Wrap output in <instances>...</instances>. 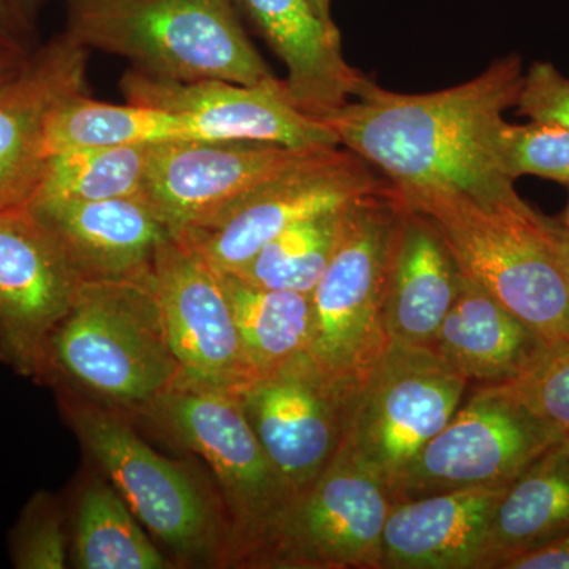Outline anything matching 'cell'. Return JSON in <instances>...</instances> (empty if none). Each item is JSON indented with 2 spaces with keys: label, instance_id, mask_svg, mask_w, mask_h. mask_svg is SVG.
I'll list each match as a JSON object with an SVG mask.
<instances>
[{
  "label": "cell",
  "instance_id": "1",
  "mask_svg": "<svg viewBox=\"0 0 569 569\" xmlns=\"http://www.w3.org/2000/svg\"><path fill=\"white\" fill-rule=\"evenodd\" d=\"M522 80L519 56L437 92H392L365 78L355 96L321 121L340 146L381 171L397 192L522 204L501 162L503 114L516 107Z\"/></svg>",
  "mask_w": 569,
  "mask_h": 569
},
{
  "label": "cell",
  "instance_id": "2",
  "mask_svg": "<svg viewBox=\"0 0 569 569\" xmlns=\"http://www.w3.org/2000/svg\"><path fill=\"white\" fill-rule=\"evenodd\" d=\"M181 376L151 274L82 282L48 340L39 378L138 415Z\"/></svg>",
  "mask_w": 569,
  "mask_h": 569
},
{
  "label": "cell",
  "instance_id": "3",
  "mask_svg": "<svg viewBox=\"0 0 569 569\" xmlns=\"http://www.w3.org/2000/svg\"><path fill=\"white\" fill-rule=\"evenodd\" d=\"M67 36L121 56L132 69L192 82L274 80L233 0H66Z\"/></svg>",
  "mask_w": 569,
  "mask_h": 569
},
{
  "label": "cell",
  "instance_id": "4",
  "mask_svg": "<svg viewBox=\"0 0 569 569\" xmlns=\"http://www.w3.org/2000/svg\"><path fill=\"white\" fill-rule=\"evenodd\" d=\"M397 193L436 223L460 274L550 347L569 346V284L546 217L527 203L489 206L456 193Z\"/></svg>",
  "mask_w": 569,
  "mask_h": 569
},
{
  "label": "cell",
  "instance_id": "5",
  "mask_svg": "<svg viewBox=\"0 0 569 569\" xmlns=\"http://www.w3.org/2000/svg\"><path fill=\"white\" fill-rule=\"evenodd\" d=\"M406 209L391 182L348 204L335 252L310 295L309 355L346 403L389 343L385 298Z\"/></svg>",
  "mask_w": 569,
  "mask_h": 569
},
{
  "label": "cell",
  "instance_id": "6",
  "mask_svg": "<svg viewBox=\"0 0 569 569\" xmlns=\"http://www.w3.org/2000/svg\"><path fill=\"white\" fill-rule=\"evenodd\" d=\"M61 399L82 447L141 526L183 563L222 567L230 533L222 501L189 468L149 447L123 411L71 391Z\"/></svg>",
  "mask_w": 569,
  "mask_h": 569
},
{
  "label": "cell",
  "instance_id": "7",
  "mask_svg": "<svg viewBox=\"0 0 569 569\" xmlns=\"http://www.w3.org/2000/svg\"><path fill=\"white\" fill-rule=\"evenodd\" d=\"M388 486L342 443L323 471L244 542L227 567L381 569Z\"/></svg>",
  "mask_w": 569,
  "mask_h": 569
},
{
  "label": "cell",
  "instance_id": "8",
  "mask_svg": "<svg viewBox=\"0 0 569 569\" xmlns=\"http://www.w3.org/2000/svg\"><path fill=\"white\" fill-rule=\"evenodd\" d=\"M138 415L211 468L230 529L222 567L296 496L254 436L238 392L181 377Z\"/></svg>",
  "mask_w": 569,
  "mask_h": 569
},
{
  "label": "cell",
  "instance_id": "9",
  "mask_svg": "<svg viewBox=\"0 0 569 569\" xmlns=\"http://www.w3.org/2000/svg\"><path fill=\"white\" fill-rule=\"evenodd\" d=\"M470 383L432 348L389 342L346 403L343 443L391 492L448 425Z\"/></svg>",
  "mask_w": 569,
  "mask_h": 569
},
{
  "label": "cell",
  "instance_id": "10",
  "mask_svg": "<svg viewBox=\"0 0 569 569\" xmlns=\"http://www.w3.org/2000/svg\"><path fill=\"white\" fill-rule=\"evenodd\" d=\"M563 438L496 387H477L397 478L392 503L511 486Z\"/></svg>",
  "mask_w": 569,
  "mask_h": 569
},
{
  "label": "cell",
  "instance_id": "11",
  "mask_svg": "<svg viewBox=\"0 0 569 569\" xmlns=\"http://www.w3.org/2000/svg\"><path fill=\"white\" fill-rule=\"evenodd\" d=\"M372 167L343 146L316 149L211 222L178 236L231 274L288 228L383 189Z\"/></svg>",
  "mask_w": 569,
  "mask_h": 569
},
{
  "label": "cell",
  "instance_id": "12",
  "mask_svg": "<svg viewBox=\"0 0 569 569\" xmlns=\"http://www.w3.org/2000/svg\"><path fill=\"white\" fill-rule=\"evenodd\" d=\"M312 151L264 141L157 142L149 148L142 194L178 238L227 212Z\"/></svg>",
  "mask_w": 569,
  "mask_h": 569
},
{
  "label": "cell",
  "instance_id": "13",
  "mask_svg": "<svg viewBox=\"0 0 569 569\" xmlns=\"http://www.w3.org/2000/svg\"><path fill=\"white\" fill-rule=\"evenodd\" d=\"M121 89L127 102L178 116L190 140L264 141L296 149L340 146L321 119L299 110L283 80L238 84L223 80L181 82L130 69Z\"/></svg>",
  "mask_w": 569,
  "mask_h": 569
},
{
  "label": "cell",
  "instance_id": "14",
  "mask_svg": "<svg viewBox=\"0 0 569 569\" xmlns=\"http://www.w3.org/2000/svg\"><path fill=\"white\" fill-rule=\"evenodd\" d=\"M81 284L29 206L0 211V359L21 376L39 378L48 340Z\"/></svg>",
  "mask_w": 569,
  "mask_h": 569
},
{
  "label": "cell",
  "instance_id": "15",
  "mask_svg": "<svg viewBox=\"0 0 569 569\" xmlns=\"http://www.w3.org/2000/svg\"><path fill=\"white\" fill-rule=\"evenodd\" d=\"M152 277L181 377L231 392L257 380L216 268L173 236L157 252Z\"/></svg>",
  "mask_w": 569,
  "mask_h": 569
},
{
  "label": "cell",
  "instance_id": "16",
  "mask_svg": "<svg viewBox=\"0 0 569 569\" xmlns=\"http://www.w3.org/2000/svg\"><path fill=\"white\" fill-rule=\"evenodd\" d=\"M247 421L272 466L295 493L332 462L346 436V400L301 356L238 392Z\"/></svg>",
  "mask_w": 569,
  "mask_h": 569
},
{
  "label": "cell",
  "instance_id": "17",
  "mask_svg": "<svg viewBox=\"0 0 569 569\" xmlns=\"http://www.w3.org/2000/svg\"><path fill=\"white\" fill-rule=\"evenodd\" d=\"M89 50L66 32L28 56L0 84V211L31 203L47 167L56 108L86 91Z\"/></svg>",
  "mask_w": 569,
  "mask_h": 569
},
{
  "label": "cell",
  "instance_id": "18",
  "mask_svg": "<svg viewBox=\"0 0 569 569\" xmlns=\"http://www.w3.org/2000/svg\"><path fill=\"white\" fill-rule=\"evenodd\" d=\"M28 206L58 239L82 282L151 276L157 252L173 238L144 194Z\"/></svg>",
  "mask_w": 569,
  "mask_h": 569
},
{
  "label": "cell",
  "instance_id": "19",
  "mask_svg": "<svg viewBox=\"0 0 569 569\" xmlns=\"http://www.w3.org/2000/svg\"><path fill=\"white\" fill-rule=\"evenodd\" d=\"M505 488L397 501L381 537V569H479Z\"/></svg>",
  "mask_w": 569,
  "mask_h": 569
},
{
  "label": "cell",
  "instance_id": "20",
  "mask_svg": "<svg viewBox=\"0 0 569 569\" xmlns=\"http://www.w3.org/2000/svg\"><path fill=\"white\" fill-rule=\"evenodd\" d=\"M239 17L268 41L287 69L284 88L299 110L323 119L347 103L362 77L343 58L337 28L317 17L309 0H233Z\"/></svg>",
  "mask_w": 569,
  "mask_h": 569
},
{
  "label": "cell",
  "instance_id": "21",
  "mask_svg": "<svg viewBox=\"0 0 569 569\" xmlns=\"http://www.w3.org/2000/svg\"><path fill=\"white\" fill-rule=\"evenodd\" d=\"M552 348L462 274L432 346L468 383L478 387H496L522 377Z\"/></svg>",
  "mask_w": 569,
  "mask_h": 569
},
{
  "label": "cell",
  "instance_id": "22",
  "mask_svg": "<svg viewBox=\"0 0 569 569\" xmlns=\"http://www.w3.org/2000/svg\"><path fill=\"white\" fill-rule=\"evenodd\" d=\"M406 206L385 298V329L389 342L432 348L458 295L460 272L436 223Z\"/></svg>",
  "mask_w": 569,
  "mask_h": 569
},
{
  "label": "cell",
  "instance_id": "23",
  "mask_svg": "<svg viewBox=\"0 0 569 569\" xmlns=\"http://www.w3.org/2000/svg\"><path fill=\"white\" fill-rule=\"evenodd\" d=\"M569 533V455L556 447L527 468L501 498L479 569Z\"/></svg>",
  "mask_w": 569,
  "mask_h": 569
},
{
  "label": "cell",
  "instance_id": "24",
  "mask_svg": "<svg viewBox=\"0 0 569 569\" xmlns=\"http://www.w3.org/2000/svg\"><path fill=\"white\" fill-rule=\"evenodd\" d=\"M220 274L254 377L268 376L309 355L310 295L254 287L233 274Z\"/></svg>",
  "mask_w": 569,
  "mask_h": 569
},
{
  "label": "cell",
  "instance_id": "25",
  "mask_svg": "<svg viewBox=\"0 0 569 569\" xmlns=\"http://www.w3.org/2000/svg\"><path fill=\"white\" fill-rule=\"evenodd\" d=\"M140 520L108 479L93 478L78 497L71 550L80 569H168Z\"/></svg>",
  "mask_w": 569,
  "mask_h": 569
},
{
  "label": "cell",
  "instance_id": "26",
  "mask_svg": "<svg viewBox=\"0 0 569 569\" xmlns=\"http://www.w3.org/2000/svg\"><path fill=\"white\" fill-rule=\"evenodd\" d=\"M173 140H190L178 116L144 104L99 102L86 91L63 100L47 127L50 156L71 148H121Z\"/></svg>",
  "mask_w": 569,
  "mask_h": 569
},
{
  "label": "cell",
  "instance_id": "27",
  "mask_svg": "<svg viewBox=\"0 0 569 569\" xmlns=\"http://www.w3.org/2000/svg\"><path fill=\"white\" fill-rule=\"evenodd\" d=\"M148 146L71 148L51 153L33 201H99L144 192ZM29 203V204H31Z\"/></svg>",
  "mask_w": 569,
  "mask_h": 569
},
{
  "label": "cell",
  "instance_id": "28",
  "mask_svg": "<svg viewBox=\"0 0 569 569\" xmlns=\"http://www.w3.org/2000/svg\"><path fill=\"white\" fill-rule=\"evenodd\" d=\"M346 209L293 224L231 274L254 287L312 295L335 252Z\"/></svg>",
  "mask_w": 569,
  "mask_h": 569
},
{
  "label": "cell",
  "instance_id": "29",
  "mask_svg": "<svg viewBox=\"0 0 569 569\" xmlns=\"http://www.w3.org/2000/svg\"><path fill=\"white\" fill-rule=\"evenodd\" d=\"M501 162L511 181L531 174L568 186L569 130L552 122H507L501 133Z\"/></svg>",
  "mask_w": 569,
  "mask_h": 569
},
{
  "label": "cell",
  "instance_id": "30",
  "mask_svg": "<svg viewBox=\"0 0 569 569\" xmlns=\"http://www.w3.org/2000/svg\"><path fill=\"white\" fill-rule=\"evenodd\" d=\"M70 548L61 505L40 492L22 511L11 537V560L20 569H63Z\"/></svg>",
  "mask_w": 569,
  "mask_h": 569
},
{
  "label": "cell",
  "instance_id": "31",
  "mask_svg": "<svg viewBox=\"0 0 569 569\" xmlns=\"http://www.w3.org/2000/svg\"><path fill=\"white\" fill-rule=\"evenodd\" d=\"M496 388L569 437V346L552 348L529 372Z\"/></svg>",
  "mask_w": 569,
  "mask_h": 569
},
{
  "label": "cell",
  "instance_id": "32",
  "mask_svg": "<svg viewBox=\"0 0 569 569\" xmlns=\"http://www.w3.org/2000/svg\"><path fill=\"white\" fill-rule=\"evenodd\" d=\"M516 107L531 121L559 123L569 130V78L552 63L535 62L523 74Z\"/></svg>",
  "mask_w": 569,
  "mask_h": 569
},
{
  "label": "cell",
  "instance_id": "33",
  "mask_svg": "<svg viewBox=\"0 0 569 569\" xmlns=\"http://www.w3.org/2000/svg\"><path fill=\"white\" fill-rule=\"evenodd\" d=\"M500 569H569V533L512 557Z\"/></svg>",
  "mask_w": 569,
  "mask_h": 569
},
{
  "label": "cell",
  "instance_id": "34",
  "mask_svg": "<svg viewBox=\"0 0 569 569\" xmlns=\"http://www.w3.org/2000/svg\"><path fill=\"white\" fill-rule=\"evenodd\" d=\"M29 18L9 0H0V52L26 51L24 36Z\"/></svg>",
  "mask_w": 569,
  "mask_h": 569
},
{
  "label": "cell",
  "instance_id": "35",
  "mask_svg": "<svg viewBox=\"0 0 569 569\" xmlns=\"http://www.w3.org/2000/svg\"><path fill=\"white\" fill-rule=\"evenodd\" d=\"M548 234L569 284V231L559 227L556 220L548 219Z\"/></svg>",
  "mask_w": 569,
  "mask_h": 569
},
{
  "label": "cell",
  "instance_id": "36",
  "mask_svg": "<svg viewBox=\"0 0 569 569\" xmlns=\"http://www.w3.org/2000/svg\"><path fill=\"white\" fill-rule=\"evenodd\" d=\"M28 51H2L0 52V84L9 81L18 70L21 69L22 63L28 59Z\"/></svg>",
  "mask_w": 569,
  "mask_h": 569
},
{
  "label": "cell",
  "instance_id": "37",
  "mask_svg": "<svg viewBox=\"0 0 569 569\" xmlns=\"http://www.w3.org/2000/svg\"><path fill=\"white\" fill-rule=\"evenodd\" d=\"M309 3L325 24L337 28L335 20H332L331 0H309Z\"/></svg>",
  "mask_w": 569,
  "mask_h": 569
},
{
  "label": "cell",
  "instance_id": "38",
  "mask_svg": "<svg viewBox=\"0 0 569 569\" xmlns=\"http://www.w3.org/2000/svg\"><path fill=\"white\" fill-rule=\"evenodd\" d=\"M9 2L14 7V9L20 10L24 17H28L29 20H31L33 10H36L37 0H9Z\"/></svg>",
  "mask_w": 569,
  "mask_h": 569
},
{
  "label": "cell",
  "instance_id": "39",
  "mask_svg": "<svg viewBox=\"0 0 569 569\" xmlns=\"http://www.w3.org/2000/svg\"><path fill=\"white\" fill-rule=\"evenodd\" d=\"M569 187V183H568ZM559 227L563 228V230L569 231V200L567 204V209H565L563 213H561L560 219L556 220Z\"/></svg>",
  "mask_w": 569,
  "mask_h": 569
},
{
  "label": "cell",
  "instance_id": "40",
  "mask_svg": "<svg viewBox=\"0 0 569 569\" xmlns=\"http://www.w3.org/2000/svg\"><path fill=\"white\" fill-rule=\"evenodd\" d=\"M560 447L565 449V451L569 455V437L563 438V441H561Z\"/></svg>",
  "mask_w": 569,
  "mask_h": 569
}]
</instances>
